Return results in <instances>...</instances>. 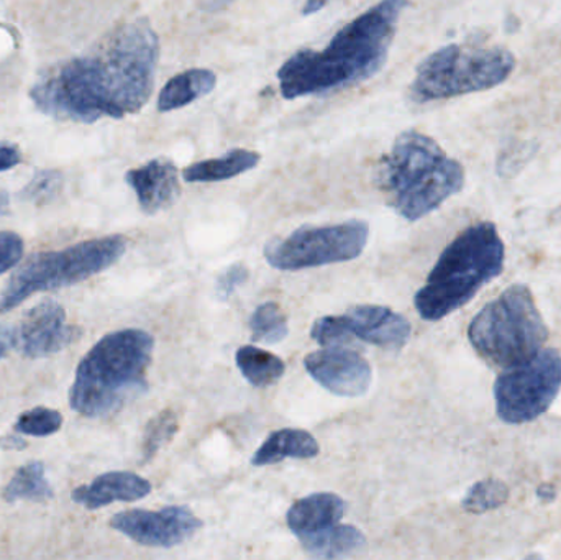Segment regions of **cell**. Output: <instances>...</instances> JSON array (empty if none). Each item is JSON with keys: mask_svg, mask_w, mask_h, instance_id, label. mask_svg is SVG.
<instances>
[{"mask_svg": "<svg viewBox=\"0 0 561 560\" xmlns=\"http://www.w3.org/2000/svg\"><path fill=\"white\" fill-rule=\"evenodd\" d=\"M160 39L147 19L118 26L94 55L49 66L30 89L39 112L58 121L92 124L137 114L151 98Z\"/></svg>", "mask_w": 561, "mask_h": 560, "instance_id": "cell-1", "label": "cell"}, {"mask_svg": "<svg viewBox=\"0 0 561 560\" xmlns=\"http://www.w3.org/2000/svg\"><path fill=\"white\" fill-rule=\"evenodd\" d=\"M409 0H381L335 33L325 48L300 49L278 71L287 101L352 88L381 71Z\"/></svg>", "mask_w": 561, "mask_h": 560, "instance_id": "cell-2", "label": "cell"}, {"mask_svg": "<svg viewBox=\"0 0 561 560\" xmlns=\"http://www.w3.org/2000/svg\"><path fill=\"white\" fill-rule=\"evenodd\" d=\"M154 339L141 329L102 338L76 368L69 404L85 418H104L137 400L148 388Z\"/></svg>", "mask_w": 561, "mask_h": 560, "instance_id": "cell-3", "label": "cell"}, {"mask_svg": "<svg viewBox=\"0 0 561 560\" xmlns=\"http://www.w3.org/2000/svg\"><path fill=\"white\" fill-rule=\"evenodd\" d=\"M378 184L389 206L414 222L463 190L465 170L434 138L408 130L382 158Z\"/></svg>", "mask_w": 561, "mask_h": 560, "instance_id": "cell-4", "label": "cell"}, {"mask_svg": "<svg viewBox=\"0 0 561 560\" xmlns=\"http://www.w3.org/2000/svg\"><path fill=\"white\" fill-rule=\"evenodd\" d=\"M504 259L506 249L493 222L465 229L442 252L427 282L415 295L414 305L421 318L440 321L463 308L483 286L501 275Z\"/></svg>", "mask_w": 561, "mask_h": 560, "instance_id": "cell-5", "label": "cell"}, {"mask_svg": "<svg viewBox=\"0 0 561 560\" xmlns=\"http://www.w3.org/2000/svg\"><path fill=\"white\" fill-rule=\"evenodd\" d=\"M468 339L484 362L504 370L537 354L549 329L529 286L513 285L474 316Z\"/></svg>", "mask_w": 561, "mask_h": 560, "instance_id": "cell-6", "label": "cell"}, {"mask_svg": "<svg viewBox=\"0 0 561 560\" xmlns=\"http://www.w3.org/2000/svg\"><path fill=\"white\" fill-rule=\"evenodd\" d=\"M516 68V56L501 46L447 45L419 65L411 95L417 102L444 101L503 84Z\"/></svg>", "mask_w": 561, "mask_h": 560, "instance_id": "cell-7", "label": "cell"}, {"mask_svg": "<svg viewBox=\"0 0 561 560\" xmlns=\"http://www.w3.org/2000/svg\"><path fill=\"white\" fill-rule=\"evenodd\" d=\"M127 250L124 236L85 240L56 252L35 253L12 275L0 295V315L12 311L35 293L78 285L117 263Z\"/></svg>", "mask_w": 561, "mask_h": 560, "instance_id": "cell-8", "label": "cell"}, {"mask_svg": "<svg viewBox=\"0 0 561 560\" xmlns=\"http://www.w3.org/2000/svg\"><path fill=\"white\" fill-rule=\"evenodd\" d=\"M561 390V354L540 348L520 364L504 368L494 384L496 413L504 423L526 424L542 416Z\"/></svg>", "mask_w": 561, "mask_h": 560, "instance_id": "cell-9", "label": "cell"}, {"mask_svg": "<svg viewBox=\"0 0 561 560\" xmlns=\"http://www.w3.org/2000/svg\"><path fill=\"white\" fill-rule=\"evenodd\" d=\"M369 226L348 220L335 226L300 227L283 239L266 243L265 259L283 272L316 268L358 259L368 243Z\"/></svg>", "mask_w": 561, "mask_h": 560, "instance_id": "cell-10", "label": "cell"}, {"mask_svg": "<svg viewBox=\"0 0 561 560\" xmlns=\"http://www.w3.org/2000/svg\"><path fill=\"white\" fill-rule=\"evenodd\" d=\"M115 532L148 548H174L199 532L203 522L186 506H167L160 512L130 510L111 519Z\"/></svg>", "mask_w": 561, "mask_h": 560, "instance_id": "cell-11", "label": "cell"}, {"mask_svg": "<svg viewBox=\"0 0 561 560\" xmlns=\"http://www.w3.org/2000/svg\"><path fill=\"white\" fill-rule=\"evenodd\" d=\"M78 329L68 325L66 311L59 302L45 299L23 315L13 329V345L26 358H45L72 344Z\"/></svg>", "mask_w": 561, "mask_h": 560, "instance_id": "cell-12", "label": "cell"}, {"mask_svg": "<svg viewBox=\"0 0 561 560\" xmlns=\"http://www.w3.org/2000/svg\"><path fill=\"white\" fill-rule=\"evenodd\" d=\"M310 377L343 398H359L371 387L373 370L366 358L348 347H323L304 358Z\"/></svg>", "mask_w": 561, "mask_h": 560, "instance_id": "cell-13", "label": "cell"}, {"mask_svg": "<svg viewBox=\"0 0 561 560\" xmlns=\"http://www.w3.org/2000/svg\"><path fill=\"white\" fill-rule=\"evenodd\" d=\"M345 316L356 341L365 344L385 351H399L411 338L412 329L408 319L386 306H355Z\"/></svg>", "mask_w": 561, "mask_h": 560, "instance_id": "cell-14", "label": "cell"}, {"mask_svg": "<svg viewBox=\"0 0 561 560\" xmlns=\"http://www.w3.org/2000/svg\"><path fill=\"white\" fill-rule=\"evenodd\" d=\"M127 183L137 194L145 214L160 213L176 203L181 187L173 161L154 158L127 173Z\"/></svg>", "mask_w": 561, "mask_h": 560, "instance_id": "cell-15", "label": "cell"}, {"mask_svg": "<svg viewBox=\"0 0 561 560\" xmlns=\"http://www.w3.org/2000/svg\"><path fill=\"white\" fill-rule=\"evenodd\" d=\"M151 483L131 472H108L88 485L72 490V502L88 510H99L115 502H137L150 495Z\"/></svg>", "mask_w": 561, "mask_h": 560, "instance_id": "cell-16", "label": "cell"}, {"mask_svg": "<svg viewBox=\"0 0 561 560\" xmlns=\"http://www.w3.org/2000/svg\"><path fill=\"white\" fill-rule=\"evenodd\" d=\"M345 508L346 503L335 493H313L293 503L287 512V526L297 538L312 535L340 523Z\"/></svg>", "mask_w": 561, "mask_h": 560, "instance_id": "cell-17", "label": "cell"}, {"mask_svg": "<svg viewBox=\"0 0 561 560\" xmlns=\"http://www.w3.org/2000/svg\"><path fill=\"white\" fill-rule=\"evenodd\" d=\"M320 447L312 434L302 430L275 431L259 450L253 454L252 466H275L286 459H313Z\"/></svg>", "mask_w": 561, "mask_h": 560, "instance_id": "cell-18", "label": "cell"}, {"mask_svg": "<svg viewBox=\"0 0 561 560\" xmlns=\"http://www.w3.org/2000/svg\"><path fill=\"white\" fill-rule=\"evenodd\" d=\"M299 541L304 551L310 558L317 559L348 558L366 545L365 536L359 529L340 523L312 535L300 536Z\"/></svg>", "mask_w": 561, "mask_h": 560, "instance_id": "cell-19", "label": "cell"}, {"mask_svg": "<svg viewBox=\"0 0 561 560\" xmlns=\"http://www.w3.org/2000/svg\"><path fill=\"white\" fill-rule=\"evenodd\" d=\"M217 76L210 69L194 68L173 76L158 95V111L171 112L186 107L214 91Z\"/></svg>", "mask_w": 561, "mask_h": 560, "instance_id": "cell-20", "label": "cell"}, {"mask_svg": "<svg viewBox=\"0 0 561 560\" xmlns=\"http://www.w3.org/2000/svg\"><path fill=\"white\" fill-rule=\"evenodd\" d=\"M260 160L262 157L256 151L237 148L224 157L191 164L184 170L183 178L187 183H219L253 170L259 167Z\"/></svg>", "mask_w": 561, "mask_h": 560, "instance_id": "cell-21", "label": "cell"}, {"mask_svg": "<svg viewBox=\"0 0 561 560\" xmlns=\"http://www.w3.org/2000/svg\"><path fill=\"white\" fill-rule=\"evenodd\" d=\"M237 367L243 377L256 388H266L280 380L286 364L272 352L263 351L255 345H243L237 351Z\"/></svg>", "mask_w": 561, "mask_h": 560, "instance_id": "cell-22", "label": "cell"}, {"mask_svg": "<svg viewBox=\"0 0 561 560\" xmlns=\"http://www.w3.org/2000/svg\"><path fill=\"white\" fill-rule=\"evenodd\" d=\"M49 499H53V489L46 479L45 466L42 462H30L20 467L3 490V500L7 503L20 500L46 502Z\"/></svg>", "mask_w": 561, "mask_h": 560, "instance_id": "cell-23", "label": "cell"}, {"mask_svg": "<svg viewBox=\"0 0 561 560\" xmlns=\"http://www.w3.org/2000/svg\"><path fill=\"white\" fill-rule=\"evenodd\" d=\"M252 339L263 344H278L289 332L286 316L276 302L259 306L250 318Z\"/></svg>", "mask_w": 561, "mask_h": 560, "instance_id": "cell-24", "label": "cell"}, {"mask_svg": "<svg viewBox=\"0 0 561 560\" xmlns=\"http://www.w3.org/2000/svg\"><path fill=\"white\" fill-rule=\"evenodd\" d=\"M507 499H510V489L506 483L496 479L481 480L468 490L467 496L463 499V508L468 513L481 515V513L500 508L507 502Z\"/></svg>", "mask_w": 561, "mask_h": 560, "instance_id": "cell-25", "label": "cell"}, {"mask_svg": "<svg viewBox=\"0 0 561 560\" xmlns=\"http://www.w3.org/2000/svg\"><path fill=\"white\" fill-rule=\"evenodd\" d=\"M310 335L322 347H352L356 342L345 315L317 319L310 329Z\"/></svg>", "mask_w": 561, "mask_h": 560, "instance_id": "cell-26", "label": "cell"}, {"mask_svg": "<svg viewBox=\"0 0 561 560\" xmlns=\"http://www.w3.org/2000/svg\"><path fill=\"white\" fill-rule=\"evenodd\" d=\"M62 426V416L51 408L38 407L20 414L15 431L25 436L48 437L58 433Z\"/></svg>", "mask_w": 561, "mask_h": 560, "instance_id": "cell-27", "label": "cell"}, {"mask_svg": "<svg viewBox=\"0 0 561 560\" xmlns=\"http://www.w3.org/2000/svg\"><path fill=\"white\" fill-rule=\"evenodd\" d=\"M178 431V416L173 411H163L150 424L144 437L145 460L151 459L164 444L173 439Z\"/></svg>", "mask_w": 561, "mask_h": 560, "instance_id": "cell-28", "label": "cell"}, {"mask_svg": "<svg viewBox=\"0 0 561 560\" xmlns=\"http://www.w3.org/2000/svg\"><path fill=\"white\" fill-rule=\"evenodd\" d=\"M62 176L59 171L42 170L33 174L30 183L23 187L20 197L33 204H43L51 201L61 190Z\"/></svg>", "mask_w": 561, "mask_h": 560, "instance_id": "cell-29", "label": "cell"}, {"mask_svg": "<svg viewBox=\"0 0 561 560\" xmlns=\"http://www.w3.org/2000/svg\"><path fill=\"white\" fill-rule=\"evenodd\" d=\"M23 239L19 233L3 230L0 232V275L9 272L23 256Z\"/></svg>", "mask_w": 561, "mask_h": 560, "instance_id": "cell-30", "label": "cell"}, {"mask_svg": "<svg viewBox=\"0 0 561 560\" xmlns=\"http://www.w3.org/2000/svg\"><path fill=\"white\" fill-rule=\"evenodd\" d=\"M534 150L536 147H524L519 151H516V148H510L506 153L501 155L497 160V171L501 176L516 174L524 167V160H529L533 157Z\"/></svg>", "mask_w": 561, "mask_h": 560, "instance_id": "cell-31", "label": "cell"}, {"mask_svg": "<svg viewBox=\"0 0 561 560\" xmlns=\"http://www.w3.org/2000/svg\"><path fill=\"white\" fill-rule=\"evenodd\" d=\"M249 278V270L243 265H232L230 268L226 270L222 276H220L219 282H217V292L222 298H227V296L232 295L239 286H242L243 283Z\"/></svg>", "mask_w": 561, "mask_h": 560, "instance_id": "cell-32", "label": "cell"}, {"mask_svg": "<svg viewBox=\"0 0 561 560\" xmlns=\"http://www.w3.org/2000/svg\"><path fill=\"white\" fill-rule=\"evenodd\" d=\"M22 161V151H20L15 144H10V141H2L0 144V173L19 167Z\"/></svg>", "mask_w": 561, "mask_h": 560, "instance_id": "cell-33", "label": "cell"}, {"mask_svg": "<svg viewBox=\"0 0 561 560\" xmlns=\"http://www.w3.org/2000/svg\"><path fill=\"white\" fill-rule=\"evenodd\" d=\"M13 345V329L9 325H0V361Z\"/></svg>", "mask_w": 561, "mask_h": 560, "instance_id": "cell-34", "label": "cell"}, {"mask_svg": "<svg viewBox=\"0 0 561 560\" xmlns=\"http://www.w3.org/2000/svg\"><path fill=\"white\" fill-rule=\"evenodd\" d=\"M26 447L25 439L22 437L13 436V434H9V436L0 437V449L3 450H23Z\"/></svg>", "mask_w": 561, "mask_h": 560, "instance_id": "cell-35", "label": "cell"}, {"mask_svg": "<svg viewBox=\"0 0 561 560\" xmlns=\"http://www.w3.org/2000/svg\"><path fill=\"white\" fill-rule=\"evenodd\" d=\"M327 3H329V0H306L302 7V15H312V13L322 10Z\"/></svg>", "mask_w": 561, "mask_h": 560, "instance_id": "cell-36", "label": "cell"}, {"mask_svg": "<svg viewBox=\"0 0 561 560\" xmlns=\"http://www.w3.org/2000/svg\"><path fill=\"white\" fill-rule=\"evenodd\" d=\"M537 495H539L540 499L546 500V502H550V500L556 499V490H553L550 485L540 487Z\"/></svg>", "mask_w": 561, "mask_h": 560, "instance_id": "cell-37", "label": "cell"}, {"mask_svg": "<svg viewBox=\"0 0 561 560\" xmlns=\"http://www.w3.org/2000/svg\"><path fill=\"white\" fill-rule=\"evenodd\" d=\"M10 197L5 191H0V214L9 213Z\"/></svg>", "mask_w": 561, "mask_h": 560, "instance_id": "cell-38", "label": "cell"}, {"mask_svg": "<svg viewBox=\"0 0 561 560\" xmlns=\"http://www.w3.org/2000/svg\"><path fill=\"white\" fill-rule=\"evenodd\" d=\"M233 0H206L207 7H209V10H220L224 9V7L229 5V3H232Z\"/></svg>", "mask_w": 561, "mask_h": 560, "instance_id": "cell-39", "label": "cell"}]
</instances>
